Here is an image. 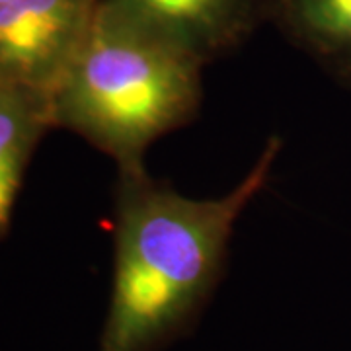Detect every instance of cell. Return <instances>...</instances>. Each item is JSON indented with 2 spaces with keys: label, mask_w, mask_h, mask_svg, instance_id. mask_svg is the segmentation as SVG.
<instances>
[{
  "label": "cell",
  "mask_w": 351,
  "mask_h": 351,
  "mask_svg": "<svg viewBox=\"0 0 351 351\" xmlns=\"http://www.w3.org/2000/svg\"><path fill=\"white\" fill-rule=\"evenodd\" d=\"M0 2H2V0H0Z\"/></svg>",
  "instance_id": "52a82bcc"
},
{
  "label": "cell",
  "mask_w": 351,
  "mask_h": 351,
  "mask_svg": "<svg viewBox=\"0 0 351 351\" xmlns=\"http://www.w3.org/2000/svg\"><path fill=\"white\" fill-rule=\"evenodd\" d=\"M203 69L98 0L92 29L51 101L55 129L80 135L117 170L143 168L154 141L199 113Z\"/></svg>",
  "instance_id": "7a4b0ae2"
},
{
  "label": "cell",
  "mask_w": 351,
  "mask_h": 351,
  "mask_svg": "<svg viewBox=\"0 0 351 351\" xmlns=\"http://www.w3.org/2000/svg\"><path fill=\"white\" fill-rule=\"evenodd\" d=\"M271 137L237 188L186 197L147 168L117 170L113 281L100 351H160L191 332L225 274L240 215L269 182Z\"/></svg>",
  "instance_id": "6da1fadb"
},
{
  "label": "cell",
  "mask_w": 351,
  "mask_h": 351,
  "mask_svg": "<svg viewBox=\"0 0 351 351\" xmlns=\"http://www.w3.org/2000/svg\"><path fill=\"white\" fill-rule=\"evenodd\" d=\"M51 129L55 123L49 98L0 84V239L10 225L25 166Z\"/></svg>",
  "instance_id": "8992f818"
},
{
  "label": "cell",
  "mask_w": 351,
  "mask_h": 351,
  "mask_svg": "<svg viewBox=\"0 0 351 351\" xmlns=\"http://www.w3.org/2000/svg\"><path fill=\"white\" fill-rule=\"evenodd\" d=\"M96 12L98 0H2L0 84L53 101Z\"/></svg>",
  "instance_id": "3957f363"
},
{
  "label": "cell",
  "mask_w": 351,
  "mask_h": 351,
  "mask_svg": "<svg viewBox=\"0 0 351 351\" xmlns=\"http://www.w3.org/2000/svg\"><path fill=\"white\" fill-rule=\"evenodd\" d=\"M265 22L351 88V0H265Z\"/></svg>",
  "instance_id": "5b68a950"
},
{
  "label": "cell",
  "mask_w": 351,
  "mask_h": 351,
  "mask_svg": "<svg viewBox=\"0 0 351 351\" xmlns=\"http://www.w3.org/2000/svg\"><path fill=\"white\" fill-rule=\"evenodd\" d=\"M205 66L237 51L265 22V0H100Z\"/></svg>",
  "instance_id": "277c9868"
}]
</instances>
